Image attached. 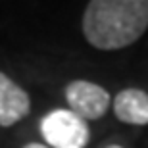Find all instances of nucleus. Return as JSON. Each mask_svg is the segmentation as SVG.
Listing matches in <instances>:
<instances>
[{
    "label": "nucleus",
    "instance_id": "obj_1",
    "mask_svg": "<svg viewBox=\"0 0 148 148\" xmlns=\"http://www.w3.org/2000/svg\"><path fill=\"white\" fill-rule=\"evenodd\" d=\"M148 29V0H92L83 14V33L98 50H119Z\"/></svg>",
    "mask_w": 148,
    "mask_h": 148
},
{
    "label": "nucleus",
    "instance_id": "obj_2",
    "mask_svg": "<svg viewBox=\"0 0 148 148\" xmlns=\"http://www.w3.org/2000/svg\"><path fill=\"white\" fill-rule=\"evenodd\" d=\"M40 133L50 148H85L90 138L87 121L71 110H54L44 115Z\"/></svg>",
    "mask_w": 148,
    "mask_h": 148
},
{
    "label": "nucleus",
    "instance_id": "obj_3",
    "mask_svg": "<svg viewBox=\"0 0 148 148\" xmlns=\"http://www.w3.org/2000/svg\"><path fill=\"white\" fill-rule=\"evenodd\" d=\"M66 100L69 110L81 119H100L110 108V94L96 83L71 81L66 87Z\"/></svg>",
    "mask_w": 148,
    "mask_h": 148
},
{
    "label": "nucleus",
    "instance_id": "obj_4",
    "mask_svg": "<svg viewBox=\"0 0 148 148\" xmlns=\"http://www.w3.org/2000/svg\"><path fill=\"white\" fill-rule=\"evenodd\" d=\"M31 112V98L19 85L0 71V125L12 127Z\"/></svg>",
    "mask_w": 148,
    "mask_h": 148
},
{
    "label": "nucleus",
    "instance_id": "obj_5",
    "mask_svg": "<svg viewBox=\"0 0 148 148\" xmlns=\"http://www.w3.org/2000/svg\"><path fill=\"white\" fill-rule=\"evenodd\" d=\"M115 117L129 125H148V94L140 88H125L114 98Z\"/></svg>",
    "mask_w": 148,
    "mask_h": 148
},
{
    "label": "nucleus",
    "instance_id": "obj_6",
    "mask_svg": "<svg viewBox=\"0 0 148 148\" xmlns=\"http://www.w3.org/2000/svg\"><path fill=\"white\" fill-rule=\"evenodd\" d=\"M23 148H50V146H44V144H38V143H31V144H25Z\"/></svg>",
    "mask_w": 148,
    "mask_h": 148
},
{
    "label": "nucleus",
    "instance_id": "obj_7",
    "mask_svg": "<svg viewBox=\"0 0 148 148\" xmlns=\"http://www.w3.org/2000/svg\"><path fill=\"white\" fill-rule=\"evenodd\" d=\"M106 148H123V146H119V144H112V146H106Z\"/></svg>",
    "mask_w": 148,
    "mask_h": 148
}]
</instances>
